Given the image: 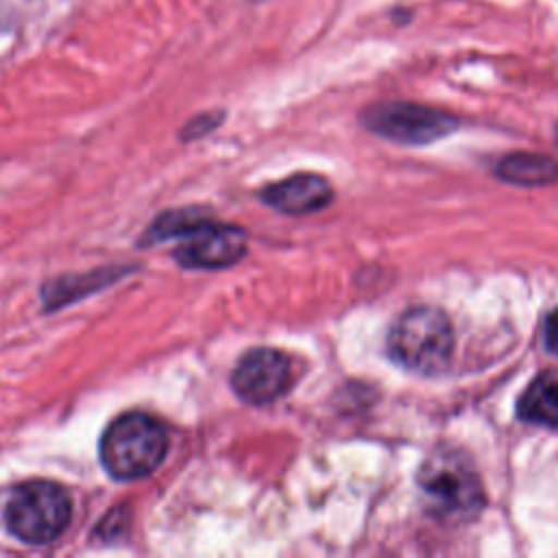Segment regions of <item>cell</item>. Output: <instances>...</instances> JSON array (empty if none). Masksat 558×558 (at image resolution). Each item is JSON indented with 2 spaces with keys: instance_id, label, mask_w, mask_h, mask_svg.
<instances>
[{
  "instance_id": "obj_1",
  "label": "cell",
  "mask_w": 558,
  "mask_h": 558,
  "mask_svg": "<svg viewBox=\"0 0 558 558\" xmlns=\"http://www.w3.org/2000/svg\"><path fill=\"white\" fill-rule=\"evenodd\" d=\"M179 238L174 259L185 268H225L235 264L246 253V233L233 225L211 222L190 211L163 214L153 222L142 242L155 244L159 240Z\"/></svg>"
},
{
  "instance_id": "obj_2",
  "label": "cell",
  "mask_w": 558,
  "mask_h": 558,
  "mask_svg": "<svg viewBox=\"0 0 558 558\" xmlns=\"http://www.w3.org/2000/svg\"><path fill=\"white\" fill-rule=\"evenodd\" d=\"M416 482L436 519L471 521L484 506V490L471 458L456 447L434 449L421 464Z\"/></svg>"
},
{
  "instance_id": "obj_3",
  "label": "cell",
  "mask_w": 558,
  "mask_h": 558,
  "mask_svg": "<svg viewBox=\"0 0 558 558\" xmlns=\"http://www.w3.org/2000/svg\"><path fill=\"white\" fill-rule=\"evenodd\" d=\"M168 432L150 414L129 412L109 423L100 438V462L120 482L150 475L166 458Z\"/></svg>"
},
{
  "instance_id": "obj_4",
  "label": "cell",
  "mask_w": 558,
  "mask_h": 558,
  "mask_svg": "<svg viewBox=\"0 0 558 558\" xmlns=\"http://www.w3.org/2000/svg\"><path fill=\"white\" fill-rule=\"evenodd\" d=\"M390 357L418 375L442 373L453 355V325L449 316L432 305L403 312L388 331Z\"/></svg>"
},
{
  "instance_id": "obj_5",
  "label": "cell",
  "mask_w": 558,
  "mask_h": 558,
  "mask_svg": "<svg viewBox=\"0 0 558 558\" xmlns=\"http://www.w3.org/2000/svg\"><path fill=\"white\" fill-rule=\"evenodd\" d=\"M4 519L11 534L22 543L48 545L68 527L72 519V499L57 482L28 480L13 488Z\"/></svg>"
},
{
  "instance_id": "obj_6",
  "label": "cell",
  "mask_w": 558,
  "mask_h": 558,
  "mask_svg": "<svg viewBox=\"0 0 558 558\" xmlns=\"http://www.w3.org/2000/svg\"><path fill=\"white\" fill-rule=\"evenodd\" d=\"M362 124L379 137L399 144H429L449 135L458 120L447 111L414 102H379L362 113Z\"/></svg>"
},
{
  "instance_id": "obj_7",
  "label": "cell",
  "mask_w": 558,
  "mask_h": 558,
  "mask_svg": "<svg viewBox=\"0 0 558 558\" xmlns=\"http://www.w3.org/2000/svg\"><path fill=\"white\" fill-rule=\"evenodd\" d=\"M292 366L286 353L277 349H251L233 368L231 386L235 395L253 405H266L288 392Z\"/></svg>"
},
{
  "instance_id": "obj_8",
  "label": "cell",
  "mask_w": 558,
  "mask_h": 558,
  "mask_svg": "<svg viewBox=\"0 0 558 558\" xmlns=\"http://www.w3.org/2000/svg\"><path fill=\"white\" fill-rule=\"evenodd\" d=\"M262 201L281 214L305 216L325 209L333 201V190L327 179L305 172L264 187Z\"/></svg>"
},
{
  "instance_id": "obj_9",
  "label": "cell",
  "mask_w": 558,
  "mask_h": 558,
  "mask_svg": "<svg viewBox=\"0 0 558 558\" xmlns=\"http://www.w3.org/2000/svg\"><path fill=\"white\" fill-rule=\"evenodd\" d=\"M517 412L523 421L558 429V368L532 379L519 399Z\"/></svg>"
},
{
  "instance_id": "obj_10",
  "label": "cell",
  "mask_w": 558,
  "mask_h": 558,
  "mask_svg": "<svg viewBox=\"0 0 558 558\" xmlns=\"http://www.w3.org/2000/svg\"><path fill=\"white\" fill-rule=\"evenodd\" d=\"M495 172L512 185L538 187L558 181V161L536 153H512L499 159Z\"/></svg>"
},
{
  "instance_id": "obj_11",
  "label": "cell",
  "mask_w": 558,
  "mask_h": 558,
  "mask_svg": "<svg viewBox=\"0 0 558 558\" xmlns=\"http://www.w3.org/2000/svg\"><path fill=\"white\" fill-rule=\"evenodd\" d=\"M543 342L545 349L554 355H558V310H554L543 325Z\"/></svg>"
}]
</instances>
